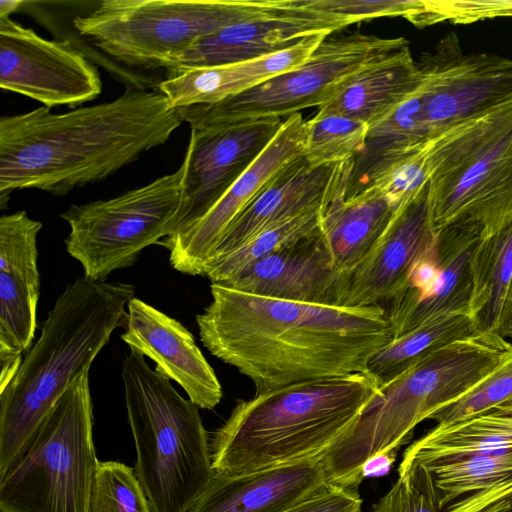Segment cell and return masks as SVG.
Listing matches in <instances>:
<instances>
[{
    "label": "cell",
    "instance_id": "obj_1",
    "mask_svg": "<svg viewBox=\"0 0 512 512\" xmlns=\"http://www.w3.org/2000/svg\"><path fill=\"white\" fill-rule=\"evenodd\" d=\"M210 292V304L196 316L201 342L245 375L255 394L366 372L393 340L382 306L296 302L220 283H211Z\"/></svg>",
    "mask_w": 512,
    "mask_h": 512
},
{
    "label": "cell",
    "instance_id": "obj_2",
    "mask_svg": "<svg viewBox=\"0 0 512 512\" xmlns=\"http://www.w3.org/2000/svg\"><path fill=\"white\" fill-rule=\"evenodd\" d=\"M184 122L159 90L55 114L41 106L0 119V205L17 189L56 196L102 181L166 143Z\"/></svg>",
    "mask_w": 512,
    "mask_h": 512
},
{
    "label": "cell",
    "instance_id": "obj_3",
    "mask_svg": "<svg viewBox=\"0 0 512 512\" xmlns=\"http://www.w3.org/2000/svg\"><path fill=\"white\" fill-rule=\"evenodd\" d=\"M380 393L367 372L303 381L238 400L210 441L216 474L322 460Z\"/></svg>",
    "mask_w": 512,
    "mask_h": 512
},
{
    "label": "cell",
    "instance_id": "obj_4",
    "mask_svg": "<svg viewBox=\"0 0 512 512\" xmlns=\"http://www.w3.org/2000/svg\"><path fill=\"white\" fill-rule=\"evenodd\" d=\"M131 284L85 276L69 283L0 389V478L26 450L42 422L74 380L90 370L117 328H126Z\"/></svg>",
    "mask_w": 512,
    "mask_h": 512
},
{
    "label": "cell",
    "instance_id": "obj_5",
    "mask_svg": "<svg viewBox=\"0 0 512 512\" xmlns=\"http://www.w3.org/2000/svg\"><path fill=\"white\" fill-rule=\"evenodd\" d=\"M511 345L499 334L477 332L435 350L381 387L351 434L321 460L327 483L357 489L370 460L395 454L420 422L487 377Z\"/></svg>",
    "mask_w": 512,
    "mask_h": 512
},
{
    "label": "cell",
    "instance_id": "obj_6",
    "mask_svg": "<svg viewBox=\"0 0 512 512\" xmlns=\"http://www.w3.org/2000/svg\"><path fill=\"white\" fill-rule=\"evenodd\" d=\"M130 348L122 363L135 473L153 512H189L211 483L208 433L199 407Z\"/></svg>",
    "mask_w": 512,
    "mask_h": 512
},
{
    "label": "cell",
    "instance_id": "obj_7",
    "mask_svg": "<svg viewBox=\"0 0 512 512\" xmlns=\"http://www.w3.org/2000/svg\"><path fill=\"white\" fill-rule=\"evenodd\" d=\"M422 149L436 233L459 226L483 238L512 223V102L453 125Z\"/></svg>",
    "mask_w": 512,
    "mask_h": 512
},
{
    "label": "cell",
    "instance_id": "obj_8",
    "mask_svg": "<svg viewBox=\"0 0 512 512\" xmlns=\"http://www.w3.org/2000/svg\"><path fill=\"white\" fill-rule=\"evenodd\" d=\"M99 462L86 371L58 399L26 450L0 478V512H90Z\"/></svg>",
    "mask_w": 512,
    "mask_h": 512
},
{
    "label": "cell",
    "instance_id": "obj_9",
    "mask_svg": "<svg viewBox=\"0 0 512 512\" xmlns=\"http://www.w3.org/2000/svg\"><path fill=\"white\" fill-rule=\"evenodd\" d=\"M279 6L280 0H104L73 26L118 62L164 69L201 37Z\"/></svg>",
    "mask_w": 512,
    "mask_h": 512
},
{
    "label": "cell",
    "instance_id": "obj_10",
    "mask_svg": "<svg viewBox=\"0 0 512 512\" xmlns=\"http://www.w3.org/2000/svg\"><path fill=\"white\" fill-rule=\"evenodd\" d=\"M406 46L404 37L353 33L326 37L301 65L214 104L179 108L190 129L222 127L266 118L289 117L329 102L365 66Z\"/></svg>",
    "mask_w": 512,
    "mask_h": 512
},
{
    "label": "cell",
    "instance_id": "obj_11",
    "mask_svg": "<svg viewBox=\"0 0 512 512\" xmlns=\"http://www.w3.org/2000/svg\"><path fill=\"white\" fill-rule=\"evenodd\" d=\"M187 160L173 173L106 200L70 206L60 217L70 232L68 254L84 276L106 280L133 265L140 253L170 236L183 203Z\"/></svg>",
    "mask_w": 512,
    "mask_h": 512
},
{
    "label": "cell",
    "instance_id": "obj_12",
    "mask_svg": "<svg viewBox=\"0 0 512 512\" xmlns=\"http://www.w3.org/2000/svg\"><path fill=\"white\" fill-rule=\"evenodd\" d=\"M0 87L44 107H73L102 90L97 68L68 41L47 40L10 17L0 18Z\"/></svg>",
    "mask_w": 512,
    "mask_h": 512
},
{
    "label": "cell",
    "instance_id": "obj_13",
    "mask_svg": "<svg viewBox=\"0 0 512 512\" xmlns=\"http://www.w3.org/2000/svg\"><path fill=\"white\" fill-rule=\"evenodd\" d=\"M283 121L266 118L190 129L183 203L170 236L193 225L223 197L270 144Z\"/></svg>",
    "mask_w": 512,
    "mask_h": 512
},
{
    "label": "cell",
    "instance_id": "obj_14",
    "mask_svg": "<svg viewBox=\"0 0 512 512\" xmlns=\"http://www.w3.org/2000/svg\"><path fill=\"white\" fill-rule=\"evenodd\" d=\"M436 241L427 186L399 207L380 240L357 265L338 274L336 305L384 308L404 292L413 268Z\"/></svg>",
    "mask_w": 512,
    "mask_h": 512
},
{
    "label": "cell",
    "instance_id": "obj_15",
    "mask_svg": "<svg viewBox=\"0 0 512 512\" xmlns=\"http://www.w3.org/2000/svg\"><path fill=\"white\" fill-rule=\"evenodd\" d=\"M351 24L355 23L347 17L307 8L298 0H280L272 12L201 37L169 59L164 69L171 78L191 69L254 60L286 50L310 35H330Z\"/></svg>",
    "mask_w": 512,
    "mask_h": 512
},
{
    "label": "cell",
    "instance_id": "obj_16",
    "mask_svg": "<svg viewBox=\"0 0 512 512\" xmlns=\"http://www.w3.org/2000/svg\"><path fill=\"white\" fill-rule=\"evenodd\" d=\"M305 141L306 120L300 112L290 115L256 161L204 216L158 242L169 250L173 269L203 276L205 264L231 223L279 171L304 155Z\"/></svg>",
    "mask_w": 512,
    "mask_h": 512
},
{
    "label": "cell",
    "instance_id": "obj_17",
    "mask_svg": "<svg viewBox=\"0 0 512 512\" xmlns=\"http://www.w3.org/2000/svg\"><path fill=\"white\" fill-rule=\"evenodd\" d=\"M40 221L21 210L0 218V389L33 345L40 297L37 235Z\"/></svg>",
    "mask_w": 512,
    "mask_h": 512
},
{
    "label": "cell",
    "instance_id": "obj_18",
    "mask_svg": "<svg viewBox=\"0 0 512 512\" xmlns=\"http://www.w3.org/2000/svg\"><path fill=\"white\" fill-rule=\"evenodd\" d=\"M353 165L354 160L311 167L304 155L295 159L279 171L236 217L209 260L236 250L271 225L311 209H326L341 186L350 179Z\"/></svg>",
    "mask_w": 512,
    "mask_h": 512
},
{
    "label": "cell",
    "instance_id": "obj_19",
    "mask_svg": "<svg viewBox=\"0 0 512 512\" xmlns=\"http://www.w3.org/2000/svg\"><path fill=\"white\" fill-rule=\"evenodd\" d=\"M127 309L122 341L154 361L155 370L177 382L196 406L215 408L223 397L222 386L193 334L139 298L134 297Z\"/></svg>",
    "mask_w": 512,
    "mask_h": 512
},
{
    "label": "cell",
    "instance_id": "obj_20",
    "mask_svg": "<svg viewBox=\"0 0 512 512\" xmlns=\"http://www.w3.org/2000/svg\"><path fill=\"white\" fill-rule=\"evenodd\" d=\"M338 273L320 228L220 283L250 294L336 305Z\"/></svg>",
    "mask_w": 512,
    "mask_h": 512
},
{
    "label": "cell",
    "instance_id": "obj_21",
    "mask_svg": "<svg viewBox=\"0 0 512 512\" xmlns=\"http://www.w3.org/2000/svg\"><path fill=\"white\" fill-rule=\"evenodd\" d=\"M328 485L321 460L214 475L189 512H285Z\"/></svg>",
    "mask_w": 512,
    "mask_h": 512
},
{
    "label": "cell",
    "instance_id": "obj_22",
    "mask_svg": "<svg viewBox=\"0 0 512 512\" xmlns=\"http://www.w3.org/2000/svg\"><path fill=\"white\" fill-rule=\"evenodd\" d=\"M328 36L313 34L286 50L254 60L191 69L161 81L158 90L173 108L214 104L301 65Z\"/></svg>",
    "mask_w": 512,
    "mask_h": 512
},
{
    "label": "cell",
    "instance_id": "obj_23",
    "mask_svg": "<svg viewBox=\"0 0 512 512\" xmlns=\"http://www.w3.org/2000/svg\"><path fill=\"white\" fill-rule=\"evenodd\" d=\"M420 81V68L406 46L362 68L318 111L344 115L370 127L405 101Z\"/></svg>",
    "mask_w": 512,
    "mask_h": 512
},
{
    "label": "cell",
    "instance_id": "obj_24",
    "mask_svg": "<svg viewBox=\"0 0 512 512\" xmlns=\"http://www.w3.org/2000/svg\"><path fill=\"white\" fill-rule=\"evenodd\" d=\"M348 182L326 207L321 222L338 274L357 265L373 249L401 206L373 187L346 197Z\"/></svg>",
    "mask_w": 512,
    "mask_h": 512
},
{
    "label": "cell",
    "instance_id": "obj_25",
    "mask_svg": "<svg viewBox=\"0 0 512 512\" xmlns=\"http://www.w3.org/2000/svg\"><path fill=\"white\" fill-rule=\"evenodd\" d=\"M469 272L470 316L479 331L504 337L512 324V223L478 241Z\"/></svg>",
    "mask_w": 512,
    "mask_h": 512
},
{
    "label": "cell",
    "instance_id": "obj_26",
    "mask_svg": "<svg viewBox=\"0 0 512 512\" xmlns=\"http://www.w3.org/2000/svg\"><path fill=\"white\" fill-rule=\"evenodd\" d=\"M511 452L512 400L448 425H436L406 449L402 462L425 465L469 455Z\"/></svg>",
    "mask_w": 512,
    "mask_h": 512
},
{
    "label": "cell",
    "instance_id": "obj_27",
    "mask_svg": "<svg viewBox=\"0 0 512 512\" xmlns=\"http://www.w3.org/2000/svg\"><path fill=\"white\" fill-rule=\"evenodd\" d=\"M444 512H478L512 490V452L478 454L424 465Z\"/></svg>",
    "mask_w": 512,
    "mask_h": 512
},
{
    "label": "cell",
    "instance_id": "obj_28",
    "mask_svg": "<svg viewBox=\"0 0 512 512\" xmlns=\"http://www.w3.org/2000/svg\"><path fill=\"white\" fill-rule=\"evenodd\" d=\"M477 332L468 313L437 318L394 338L370 359L366 372L384 387L435 350Z\"/></svg>",
    "mask_w": 512,
    "mask_h": 512
},
{
    "label": "cell",
    "instance_id": "obj_29",
    "mask_svg": "<svg viewBox=\"0 0 512 512\" xmlns=\"http://www.w3.org/2000/svg\"><path fill=\"white\" fill-rule=\"evenodd\" d=\"M325 209L300 213L262 230L236 250L209 260L203 269L211 283H225L247 267L318 231Z\"/></svg>",
    "mask_w": 512,
    "mask_h": 512
},
{
    "label": "cell",
    "instance_id": "obj_30",
    "mask_svg": "<svg viewBox=\"0 0 512 512\" xmlns=\"http://www.w3.org/2000/svg\"><path fill=\"white\" fill-rule=\"evenodd\" d=\"M367 133L362 121L318 111L306 120L304 158L311 167L355 160L365 148Z\"/></svg>",
    "mask_w": 512,
    "mask_h": 512
},
{
    "label": "cell",
    "instance_id": "obj_31",
    "mask_svg": "<svg viewBox=\"0 0 512 512\" xmlns=\"http://www.w3.org/2000/svg\"><path fill=\"white\" fill-rule=\"evenodd\" d=\"M90 512H153L135 470L117 461H100Z\"/></svg>",
    "mask_w": 512,
    "mask_h": 512
},
{
    "label": "cell",
    "instance_id": "obj_32",
    "mask_svg": "<svg viewBox=\"0 0 512 512\" xmlns=\"http://www.w3.org/2000/svg\"><path fill=\"white\" fill-rule=\"evenodd\" d=\"M512 400V345L497 367L458 400L437 410L429 419L448 425Z\"/></svg>",
    "mask_w": 512,
    "mask_h": 512
},
{
    "label": "cell",
    "instance_id": "obj_33",
    "mask_svg": "<svg viewBox=\"0 0 512 512\" xmlns=\"http://www.w3.org/2000/svg\"><path fill=\"white\" fill-rule=\"evenodd\" d=\"M399 477L373 512H444L430 471L416 462L400 463Z\"/></svg>",
    "mask_w": 512,
    "mask_h": 512
},
{
    "label": "cell",
    "instance_id": "obj_34",
    "mask_svg": "<svg viewBox=\"0 0 512 512\" xmlns=\"http://www.w3.org/2000/svg\"><path fill=\"white\" fill-rule=\"evenodd\" d=\"M310 9L347 17L354 23L379 18L403 17L418 27L432 24L429 2L423 0H298Z\"/></svg>",
    "mask_w": 512,
    "mask_h": 512
},
{
    "label": "cell",
    "instance_id": "obj_35",
    "mask_svg": "<svg viewBox=\"0 0 512 512\" xmlns=\"http://www.w3.org/2000/svg\"><path fill=\"white\" fill-rule=\"evenodd\" d=\"M434 24L449 20L468 24L486 18L512 16V1H430Z\"/></svg>",
    "mask_w": 512,
    "mask_h": 512
},
{
    "label": "cell",
    "instance_id": "obj_36",
    "mask_svg": "<svg viewBox=\"0 0 512 512\" xmlns=\"http://www.w3.org/2000/svg\"><path fill=\"white\" fill-rule=\"evenodd\" d=\"M362 499L357 489L328 484L285 512H361Z\"/></svg>",
    "mask_w": 512,
    "mask_h": 512
},
{
    "label": "cell",
    "instance_id": "obj_37",
    "mask_svg": "<svg viewBox=\"0 0 512 512\" xmlns=\"http://www.w3.org/2000/svg\"><path fill=\"white\" fill-rule=\"evenodd\" d=\"M478 512H512V490L486 505Z\"/></svg>",
    "mask_w": 512,
    "mask_h": 512
},
{
    "label": "cell",
    "instance_id": "obj_38",
    "mask_svg": "<svg viewBox=\"0 0 512 512\" xmlns=\"http://www.w3.org/2000/svg\"><path fill=\"white\" fill-rule=\"evenodd\" d=\"M24 2L21 0H1L0 1V18L10 17V15L18 10Z\"/></svg>",
    "mask_w": 512,
    "mask_h": 512
},
{
    "label": "cell",
    "instance_id": "obj_39",
    "mask_svg": "<svg viewBox=\"0 0 512 512\" xmlns=\"http://www.w3.org/2000/svg\"><path fill=\"white\" fill-rule=\"evenodd\" d=\"M504 338L512 339V324L510 325V327L504 333Z\"/></svg>",
    "mask_w": 512,
    "mask_h": 512
}]
</instances>
